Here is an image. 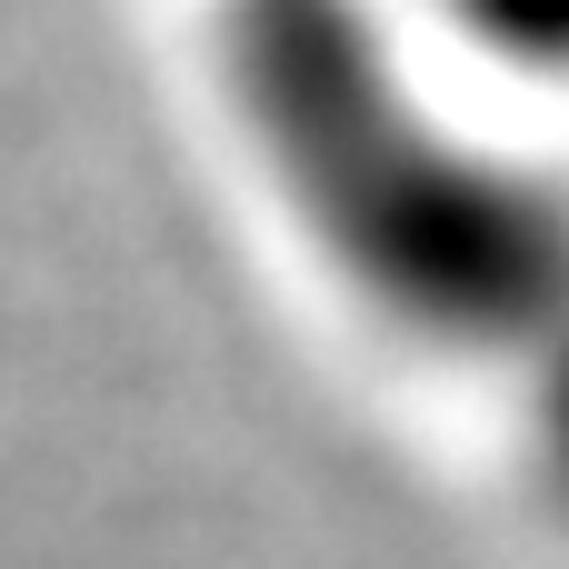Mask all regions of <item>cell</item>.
Listing matches in <instances>:
<instances>
[{
	"label": "cell",
	"mask_w": 569,
	"mask_h": 569,
	"mask_svg": "<svg viewBox=\"0 0 569 569\" xmlns=\"http://www.w3.org/2000/svg\"><path fill=\"white\" fill-rule=\"evenodd\" d=\"M220 60L300 230L380 320L520 370L569 330V200L470 150L360 0H230Z\"/></svg>",
	"instance_id": "obj_1"
},
{
	"label": "cell",
	"mask_w": 569,
	"mask_h": 569,
	"mask_svg": "<svg viewBox=\"0 0 569 569\" xmlns=\"http://www.w3.org/2000/svg\"><path fill=\"white\" fill-rule=\"evenodd\" d=\"M460 40L500 70H530V80H569V0H450Z\"/></svg>",
	"instance_id": "obj_2"
},
{
	"label": "cell",
	"mask_w": 569,
	"mask_h": 569,
	"mask_svg": "<svg viewBox=\"0 0 569 569\" xmlns=\"http://www.w3.org/2000/svg\"><path fill=\"white\" fill-rule=\"evenodd\" d=\"M530 420H540V460H550V480L569 490V330L530 360Z\"/></svg>",
	"instance_id": "obj_3"
}]
</instances>
